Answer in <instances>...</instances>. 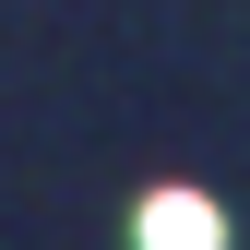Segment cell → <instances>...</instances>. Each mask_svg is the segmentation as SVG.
I'll list each match as a JSON object with an SVG mask.
<instances>
[{
	"label": "cell",
	"instance_id": "cell-1",
	"mask_svg": "<svg viewBox=\"0 0 250 250\" xmlns=\"http://www.w3.org/2000/svg\"><path fill=\"white\" fill-rule=\"evenodd\" d=\"M143 250H227V227H214L203 191H155L143 203Z\"/></svg>",
	"mask_w": 250,
	"mask_h": 250
}]
</instances>
